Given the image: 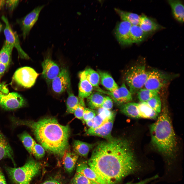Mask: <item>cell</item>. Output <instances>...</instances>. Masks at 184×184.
<instances>
[{"label":"cell","instance_id":"obj_1","mask_svg":"<svg viewBox=\"0 0 184 184\" xmlns=\"http://www.w3.org/2000/svg\"><path fill=\"white\" fill-rule=\"evenodd\" d=\"M87 163L106 184H117L141 168L129 142L113 137L96 145Z\"/></svg>","mask_w":184,"mask_h":184},{"label":"cell","instance_id":"obj_35","mask_svg":"<svg viewBox=\"0 0 184 184\" xmlns=\"http://www.w3.org/2000/svg\"><path fill=\"white\" fill-rule=\"evenodd\" d=\"M146 102L151 107L158 113L161 110V102L159 95L158 94L153 97Z\"/></svg>","mask_w":184,"mask_h":184},{"label":"cell","instance_id":"obj_26","mask_svg":"<svg viewBox=\"0 0 184 184\" xmlns=\"http://www.w3.org/2000/svg\"><path fill=\"white\" fill-rule=\"evenodd\" d=\"M115 10L123 21H128L132 25H139L140 16L136 13L124 11L118 8H115Z\"/></svg>","mask_w":184,"mask_h":184},{"label":"cell","instance_id":"obj_11","mask_svg":"<svg viewBox=\"0 0 184 184\" xmlns=\"http://www.w3.org/2000/svg\"><path fill=\"white\" fill-rule=\"evenodd\" d=\"M168 78L167 75L158 71L153 70L149 72L144 88L159 91L166 84Z\"/></svg>","mask_w":184,"mask_h":184},{"label":"cell","instance_id":"obj_40","mask_svg":"<svg viewBox=\"0 0 184 184\" xmlns=\"http://www.w3.org/2000/svg\"><path fill=\"white\" fill-rule=\"evenodd\" d=\"M94 119L93 124L91 127L89 128L88 129L89 130H91L95 129L102 125L109 120H105L98 114L96 115L94 118Z\"/></svg>","mask_w":184,"mask_h":184},{"label":"cell","instance_id":"obj_24","mask_svg":"<svg viewBox=\"0 0 184 184\" xmlns=\"http://www.w3.org/2000/svg\"><path fill=\"white\" fill-rule=\"evenodd\" d=\"M63 156L64 167L68 173H71L75 168L78 156L75 153L65 152Z\"/></svg>","mask_w":184,"mask_h":184},{"label":"cell","instance_id":"obj_44","mask_svg":"<svg viewBox=\"0 0 184 184\" xmlns=\"http://www.w3.org/2000/svg\"><path fill=\"white\" fill-rule=\"evenodd\" d=\"M8 66L0 62V80Z\"/></svg>","mask_w":184,"mask_h":184},{"label":"cell","instance_id":"obj_37","mask_svg":"<svg viewBox=\"0 0 184 184\" xmlns=\"http://www.w3.org/2000/svg\"><path fill=\"white\" fill-rule=\"evenodd\" d=\"M79 99V103L73 113L76 118L83 121V117L84 110L85 108V105L84 99Z\"/></svg>","mask_w":184,"mask_h":184},{"label":"cell","instance_id":"obj_12","mask_svg":"<svg viewBox=\"0 0 184 184\" xmlns=\"http://www.w3.org/2000/svg\"><path fill=\"white\" fill-rule=\"evenodd\" d=\"M45 5L38 6L28 14L22 20L21 27L23 38L25 39L37 21L40 12Z\"/></svg>","mask_w":184,"mask_h":184},{"label":"cell","instance_id":"obj_13","mask_svg":"<svg viewBox=\"0 0 184 184\" xmlns=\"http://www.w3.org/2000/svg\"><path fill=\"white\" fill-rule=\"evenodd\" d=\"M42 76L48 84H50L58 75L61 69L58 65L49 57L45 58L42 62Z\"/></svg>","mask_w":184,"mask_h":184},{"label":"cell","instance_id":"obj_18","mask_svg":"<svg viewBox=\"0 0 184 184\" xmlns=\"http://www.w3.org/2000/svg\"><path fill=\"white\" fill-rule=\"evenodd\" d=\"M139 25L143 31L150 34L163 28L155 20L144 14L140 16Z\"/></svg>","mask_w":184,"mask_h":184},{"label":"cell","instance_id":"obj_3","mask_svg":"<svg viewBox=\"0 0 184 184\" xmlns=\"http://www.w3.org/2000/svg\"><path fill=\"white\" fill-rule=\"evenodd\" d=\"M152 143L160 153L166 156H174L177 142L168 111L165 108L156 121L150 127Z\"/></svg>","mask_w":184,"mask_h":184},{"label":"cell","instance_id":"obj_38","mask_svg":"<svg viewBox=\"0 0 184 184\" xmlns=\"http://www.w3.org/2000/svg\"><path fill=\"white\" fill-rule=\"evenodd\" d=\"M97 114L105 120H109L115 117V113L110 110L101 108H98Z\"/></svg>","mask_w":184,"mask_h":184},{"label":"cell","instance_id":"obj_15","mask_svg":"<svg viewBox=\"0 0 184 184\" xmlns=\"http://www.w3.org/2000/svg\"><path fill=\"white\" fill-rule=\"evenodd\" d=\"M113 118L105 122L99 127L93 130L88 129L86 135L101 137L108 140L112 138L111 132L114 120Z\"/></svg>","mask_w":184,"mask_h":184},{"label":"cell","instance_id":"obj_27","mask_svg":"<svg viewBox=\"0 0 184 184\" xmlns=\"http://www.w3.org/2000/svg\"><path fill=\"white\" fill-rule=\"evenodd\" d=\"M121 110L123 113L129 117L135 118H141L137 103L130 102L122 104Z\"/></svg>","mask_w":184,"mask_h":184},{"label":"cell","instance_id":"obj_31","mask_svg":"<svg viewBox=\"0 0 184 184\" xmlns=\"http://www.w3.org/2000/svg\"><path fill=\"white\" fill-rule=\"evenodd\" d=\"M84 71L87 79L92 86L98 87L100 80L98 72L90 68H87Z\"/></svg>","mask_w":184,"mask_h":184},{"label":"cell","instance_id":"obj_46","mask_svg":"<svg viewBox=\"0 0 184 184\" xmlns=\"http://www.w3.org/2000/svg\"><path fill=\"white\" fill-rule=\"evenodd\" d=\"M0 184H7L5 177L0 167Z\"/></svg>","mask_w":184,"mask_h":184},{"label":"cell","instance_id":"obj_49","mask_svg":"<svg viewBox=\"0 0 184 184\" xmlns=\"http://www.w3.org/2000/svg\"><path fill=\"white\" fill-rule=\"evenodd\" d=\"M2 29V25L1 23H0V33L1 32Z\"/></svg>","mask_w":184,"mask_h":184},{"label":"cell","instance_id":"obj_20","mask_svg":"<svg viewBox=\"0 0 184 184\" xmlns=\"http://www.w3.org/2000/svg\"><path fill=\"white\" fill-rule=\"evenodd\" d=\"M167 2L170 6L174 18L179 22L183 23L184 7L182 2L179 0H169Z\"/></svg>","mask_w":184,"mask_h":184},{"label":"cell","instance_id":"obj_34","mask_svg":"<svg viewBox=\"0 0 184 184\" xmlns=\"http://www.w3.org/2000/svg\"><path fill=\"white\" fill-rule=\"evenodd\" d=\"M71 183V184H99L76 172L72 179Z\"/></svg>","mask_w":184,"mask_h":184},{"label":"cell","instance_id":"obj_10","mask_svg":"<svg viewBox=\"0 0 184 184\" xmlns=\"http://www.w3.org/2000/svg\"><path fill=\"white\" fill-rule=\"evenodd\" d=\"M68 70L65 67L61 69L58 75L51 82L52 90L55 93L61 94L70 89L71 80Z\"/></svg>","mask_w":184,"mask_h":184},{"label":"cell","instance_id":"obj_48","mask_svg":"<svg viewBox=\"0 0 184 184\" xmlns=\"http://www.w3.org/2000/svg\"><path fill=\"white\" fill-rule=\"evenodd\" d=\"M6 0H0V9H2L6 5Z\"/></svg>","mask_w":184,"mask_h":184},{"label":"cell","instance_id":"obj_43","mask_svg":"<svg viewBox=\"0 0 184 184\" xmlns=\"http://www.w3.org/2000/svg\"><path fill=\"white\" fill-rule=\"evenodd\" d=\"M158 177V176L157 175H156L138 182L135 183L129 182L125 184H147L150 182L156 179Z\"/></svg>","mask_w":184,"mask_h":184},{"label":"cell","instance_id":"obj_47","mask_svg":"<svg viewBox=\"0 0 184 184\" xmlns=\"http://www.w3.org/2000/svg\"><path fill=\"white\" fill-rule=\"evenodd\" d=\"M94 118L85 122L87 125L89 127V128L91 127L93 124L94 122Z\"/></svg>","mask_w":184,"mask_h":184},{"label":"cell","instance_id":"obj_41","mask_svg":"<svg viewBox=\"0 0 184 184\" xmlns=\"http://www.w3.org/2000/svg\"><path fill=\"white\" fill-rule=\"evenodd\" d=\"M112 99L109 96H105L103 101L100 108L110 110L113 107Z\"/></svg>","mask_w":184,"mask_h":184},{"label":"cell","instance_id":"obj_19","mask_svg":"<svg viewBox=\"0 0 184 184\" xmlns=\"http://www.w3.org/2000/svg\"><path fill=\"white\" fill-rule=\"evenodd\" d=\"M13 153L12 149L9 143L0 130V161L3 159L9 158L11 160L15 165Z\"/></svg>","mask_w":184,"mask_h":184},{"label":"cell","instance_id":"obj_17","mask_svg":"<svg viewBox=\"0 0 184 184\" xmlns=\"http://www.w3.org/2000/svg\"><path fill=\"white\" fill-rule=\"evenodd\" d=\"M79 76L78 98L84 99L87 98L92 93L93 86L87 79L84 71L79 73Z\"/></svg>","mask_w":184,"mask_h":184},{"label":"cell","instance_id":"obj_30","mask_svg":"<svg viewBox=\"0 0 184 184\" xmlns=\"http://www.w3.org/2000/svg\"><path fill=\"white\" fill-rule=\"evenodd\" d=\"M70 90L67 91L68 96L66 101V112L68 113H73L79 103L80 99Z\"/></svg>","mask_w":184,"mask_h":184},{"label":"cell","instance_id":"obj_16","mask_svg":"<svg viewBox=\"0 0 184 184\" xmlns=\"http://www.w3.org/2000/svg\"><path fill=\"white\" fill-rule=\"evenodd\" d=\"M76 171L98 183L106 184L86 162H82L79 163L77 166Z\"/></svg>","mask_w":184,"mask_h":184},{"label":"cell","instance_id":"obj_36","mask_svg":"<svg viewBox=\"0 0 184 184\" xmlns=\"http://www.w3.org/2000/svg\"><path fill=\"white\" fill-rule=\"evenodd\" d=\"M31 154L33 155L37 158L41 159L44 156V149L41 145L36 142L32 148Z\"/></svg>","mask_w":184,"mask_h":184},{"label":"cell","instance_id":"obj_39","mask_svg":"<svg viewBox=\"0 0 184 184\" xmlns=\"http://www.w3.org/2000/svg\"><path fill=\"white\" fill-rule=\"evenodd\" d=\"M96 115V112L93 109L85 108L83 115V121L86 122L92 119Z\"/></svg>","mask_w":184,"mask_h":184},{"label":"cell","instance_id":"obj_42","mask_svg":"<svg viewBox=\"0 0 184 184\" xmlns=\"http://www.w3.org/2000/svg\"><path fill=\"white\" fill-rule=\"evenodd\" d=\"M19 2V0H7L5 5L10 11H12L17 6Z\"/></svg>","mask_w":184,"mask_h":184},{"label":"cell","instance_id":"obj_32","mask_svg":"<svg viewBox=\"0 0 184 184\" xmlns=\"http://www.w3.org/2000/svg\"><path fill=\"white\" fill-rule=\"evenodd\" d=\"M18 137L26 150L31 154L32 148L36 143L35 141L26 131H24L19 135Z\"/></svg>","mask_w":184,"mask_h":184},{"label":"cell","instance_id":"obj_23","mask_svg":"<svg viewBox=\"0 0 184 184\" xmlns=\"http://www.w3.org/2000/svg\"><path fill=\"white\" fill-rule=\"evenodd\" d=\"M150 35L138 25H132L130 29V35L132 43H139L145 40Z\"/></svg>","mask_w":184,"mask_h":184},{"label":"cell","instance_id":"obj_2","mask_svg":"<svg viewBox=\"0 0 184 184\" xmlns=\"http://www.w3.org/2000/svg\"><path fill=\"white\" fill-rule=\"evenodd\" d=\"M11 120L15 125L30 128L38 142L50 153L63 156L68 148L70 127L61 124L54 118H45L35 121L12 117Z\"/></svg>","mask_w":184,"mask_h":184},{"label":"cell","instance_id":"obj_22","mask_svg":"<svg viewBox=\"0 0 184 184\" xmlns=\"http://www.w3.org/2000/svg\"><path fill=\"white\" fill-rule=\"evenodd\" d=\"M99 74L101 84L108 90L113 92L119 87L111 76L108 72L100 70L97 72Z\"/></svg>","mask_w":184,"mask_h":184},{"label":"cell","instance_id":"obj_25","mask_svg":"<svg viewBox=\"0 0 184 184\" xmlns=\"http://www.w3.org/2000/svg\"><path fill=\"white\" fill-rule=\"evenodd\" d=\"M137 105L141 118L154 119L158 116V113L146 102H140L137 103Z\"/></svg>","mask_w":184,"mask_h":184},{"label":"cell","instance_id":"obj_5","mask_svg":"<svg viewBox=\"0 0 184 184\" xmlns=\"http://www.w3.org/2000/svg\"><path fill=\"white\" fill-rule=\"evenodd\" d=\"M148 72L146 71L145 66L142 64L133 66L127 72L125 80L132 95L137 93L143 88Z\"/></svg>","mask_w":184,"mask_h":184},{"label":"cell","instance_id":"obj_45","mask_svg":"<svg viewBox=\"0 0 184 184\" xmlns=\"http://www.w3.org/2000/svg\"><path fill=\"white\" fill-rule=\"evenodd\" d=\"M41 184H61L60 182L55 179H51L45 181Z\"/></svg>","mask_w":184,"mask_h":184},{"label":"cell","instance_id":"obj_21","mask_svg":"<svg viewBox=\"0 0 184 184\" xmlns=\"http://www.w3.org/2000/svg\"><path fill=\"white\" fill-rule=\"evenodd\" d=\"M96 144L89 143L79 140H75L73 144V147L75 153L78 156L86 157L90 151Z\"/></svg>","mask_w":184,"mask_h":184},{"label":"cell","instance_id":"obj_9","mask_svg":"<svg viewBox=\"0 0 184 184\" xmlns=\"http://www.w3.org/2000/svg\"><path fill=\"white\" fill-rule=\"evenodd\" d=\"M96 88L97 91L108 95L118 104L122 105L131 102L132 100V95L124 83L113 92L105 90L98 87Z\"/></svg>","mask_w":184,"mask_h":184},{"label":"cell","instance_id":"obj_28","mask_svg":"<svg viewBox=\"0 0 184 184\" xmlns=\"http://www.w3.org/2000/svg\"><path fill=\"white\" fill-rule=\"evenodd\" d=\"M105 96L98 92L92 93L87 98V104L91 109H94L100 108Z\"/></svg>","mask_w":184,"mask_h":184},{"label":"cell","instance_id":"obj_29","mask_svg":"<svg viewBox=\"0 0 184 184\" xmlns=\"http://www.w3.org/2000/svg\"><path fill=\"white\" fill-rule=\"evenodd\" d=\"M14 47L5 41L0 51V62L8 66L11 60V55Z\"/></svg>","mask_w":184,"mask_h":184},{"label":"cell","instance_id":"obj_4","mask_svg":"<svg viewBox=\"0 0 184 184\" xmlns=\"http://www.w3.org/2000/svg\"><path fill=\"white\" fill-rule=\"evenodd\" d=\"M41 167L40 163L31 158L21 167H6L5 169L15 184H29L33 178L38 173Z\"/></svg>","mask_w":184,"mask_h":184},{"label":"cell","instance_id":"obj_33","mask_svg":"<svg viewBox=\"0 0 184 184\" xmlns=\"http://www.w3.org/2000/svg\"><path fill=\"white\" fill-rule=\"evenodd\" d=\"M159 91L142 88L137 92V97L141 102H146L150 99L158 94Z\"/></svg>","mask_w":184,"mask_h":184},{"label":"cell","instance_id":"obj_8","mask_svg":"<svg viewBox=\"0 0 184 184\" xmlns=\"http://www.w3.org/2000/svg\"><path fill=\"white\" fill-rule=\"evenodd\" d=\"M1 19L5 24L4 32L5 41L16 48L21 58L29 59V57L21 48L18 36L12 28L7 18L4 16H3Z\"/></svg>","mask_w":184,"mask_h":184},{"label":"cell","instance_id":"obj_6","mask_svg":"<svg viewBox=\"0 0 184 184\" xmlns=\"http://www.w3.org/2000/svg\"><path fill=\"white\" fill-rule=\"evenodd\" d=\"M33 69L28 66L20 68L15 72L11 84L19 88H29L34 84L39 75Z\"/></svg>","mask_w":184,"mask_h":184},{"label":"cell","instance_id":"obj_14","mask_svg":"<svg viewBox=\"0 0 184 184\" xmlns=\"http://www.w3.org/2000/svg\"><path fill=\"white\" fill-rule=\"evenodd\" d=\"M131 24L129 22L122 21L117 25L115 33L119 43L123 45H128L132 44L130 35Z\"/></svg>","mask_w":184,"mask_h":184},{"label":"cell","instance_id":"obj_7","mask_svg":"<svg viewBox=\"0 0 184 184\" xmlns=\"http://www.w3.org/2000/svg\"><path fill=\"white\" fill-rule=\"evenodd\" d=\"M26 104L25 99L16 92L4 93L0 91V106L7 110L21 108Z\"/></svg>","mask_w":184,"mask_h":184}]
</instances>
